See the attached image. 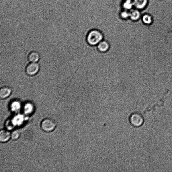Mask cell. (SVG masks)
<instances>
[{"instance_id": "1", "label": "cell", "mask_w": 172, "mask_h": 172, "mask_svg": "<svg viewBox=\"0 0 172 172\" xmlns=\"http://www.w3.org/2000/svg\"><path fill=\"white\" fill-rule=\"evenodd\" d=\"M104 38V35L101 31L93 29L88 33L86 37V41L89 46H97Z\"/></svg>"}, {"instance_id": "2", "label": "cell", "mask_w": 172, "mask_h": 172, "mask_svg": "<svg viewBox=\"0 0 172 172\" xmlns=\"http://www.w3.org/2000/svg\"><path fill=\"white\" fill-rule=\"evenodd\" d=\"M129 122L134 127H140L144 123V118L140 113L135 112L130 115L129 117Z\"/></svg>"}, {"instance_id": "3", "label": "cell", "mask_w": 172, "mask_h": 172, "mask_svg": "<svg viewBox=\"0 0 172 172\" xmlns=\"http://www.w3.org/2000/svg\"><path fill=\"white\" fill-rule=\"evenodd\" d=\"M57 124L51 118H46L43 120L41 124V128L44 132H53L56 128Z\"/></svg>"}, {"instance_id": "4", "label": "cell", "mask_w": 172, "mask_h": 172, "mask_svg": "<svg viewBox=\"0 0 172 172\" xmlns=\"http://www.w3.org/2000/svg\"><path fill=\"white\" fill-rule=\"evenodd\" d=\"M40 69V65L38 63H31L27 66L25 69L26 73L28 76H33L38 73Z\"/></svg>"}, {"instance_id": "5", "label": "cell", "mask_w": 172, "mask_h": 172, "mask_svg": "<svg viewBox=\"0 0 172 172\" xmlns=\"http://www.w3.org/2000/svg\"><path fill=\"white\" fill-rule=\"evenodd\" d=\"M97 46L98 50L103 54L107 52L110 48V43L107 40H104L100 42Z\"/></svg>"}, {"instance_id": "6", "label": "cell", "mask_w": 172, "mask_h": 172, "mask_svg": "<svg viewBox=\"0 0 172 172\" xmlns=\"http://www.w3.org/2000/svg\"><path fill=\"white\" fill-rule=\"evenodd\" d=\"M134 8L138 10H144L147 7L148 0H133Z\"/></svg>"}, {"instance_id": "7", "label": "cell", "mask_w": 172, "mask_h": 172, "mask_svg": "<svg viewBox=\"0 0 172 172\" xmlns=\"http://www.w3.org/2000/svg\"><path fill=\"white\" fill-rule=\"evenodd\" d=\"M130 20L133 22L138 21L141 18V15L140 10L134 8L130 11Z\"/></svg>"}, {"instance_id": "8", "label": "cell", "mask_w": 172, "mask_h": 172, "mask_svg": "<svg viewBox=\"0 0 172 172\" xmlns=\"http://www.w3.org/2000/svg\"><path fill=\"white\" fill-rule=\"evenodd\" d=\"M11 138V133L6 130H1L0 131V142L5 143L9 141Z\"/></svg>"}, {"instance_id": "9", "label": "cell", "mask_w": 172, "mask_h": 172, "mask_svg": "<svg viewBox=\"0 0 172 172\" xmlns=\"http://www.w3.org/2000/svg\"><path fill=\"white\" fill-rule=\"evenodd\" d=\"M12 93L11 88L8 87H4L0 90V97L2 99L9 97Z\"/></svg>"}, {"instance_id": "10", "label": "cell", "mask_w": 172, "mask_h": 172, "mask_svg": "<svg viewBox=\"0 0 172 172\" xmlns=\"http://www.w3.org/2000/svg\"><path fill=\"white\" fill-rule=\"evenodd\" d=\"M121 7L123 10L130 11L134 8L133 0H123Z\"/></svg>"}, {"instance_id": "11", "label": "cell", "mask_w": 172, "mask_h": 172, "mask_svg": "<svg viewBox=\"0 0 172 172\" xmlns=\"http://www.w3.org/2000/svg\"><path fill=\"white\" fill-rule=\"evenodd\" d=\"M29 60L31 63H37L40 59V56L39 53L35 51L30 53L28 55Z\"/></svg>"}, {"instance_id": "12", "label": "cell", "mask_w": 172, "mask_h": 172, "mask_svg": "<svg viewBox=\"0 0 172 172\" xmlns=\"http://www.w3.org/2000/svg\"><path fill=\"white\" fill-rule=\"evenodd\" d=\"M142 19L143 23L146 25H150L153 22L152 17L148 14H145L142 16Z\"/></svg>"}, {"instance_id": "13", "label": "cell", "mask_w": 172, "mask_h": 172, "mask_svg": "<svg viewBox=\"0 0 172 172\" xmlns=\"http://www.w3.org/2000/svg\"><path fill=\"white\" fill-rule=\"evenodd\" d=\"M119 17L121 19L123 20L130 19V11L123 10L120 13Z\"/></svg>"}, {"instance_id": "14", "label": "cell", "mask_w": 172, "mask_h": 172, "mask_svg": "<svg viewBox=\"0 0 172 172\" xmlns=\"http://www.w3.org/2000/svg\"><path fill=\"white\" fill-rule=\"evenodd\" d=\"M21 134L19 131L15 130L11 133V138L13 140H17L20 138Z\"/></svg>"}]
</instances>
